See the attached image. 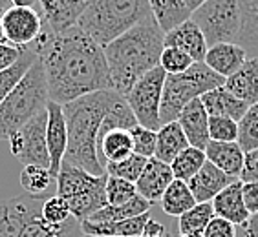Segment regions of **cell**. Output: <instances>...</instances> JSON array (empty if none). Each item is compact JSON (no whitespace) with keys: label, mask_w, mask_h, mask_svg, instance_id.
Listing matches in <instances>:
<instances>
[{"label":"cell","mask_w":258,"mask_h":237,"mask_svg":"<svg viewBox=\"0 0 258 237\" xmlns=\"http://www.w3.org/2000/svg\"><path fill=\"white\" fill-rule=\"evenodd\" d=\"M11 4L15 6V8H33L39 4V0H10Z\"/></svg>","instance_id":"cell-48"},{"label":"cell","mask_w":258,"mask_h":237,"mask_svg":"<svg viewBox=\"0 0 258 237\" xmlns=\"http://www.w3.org/2000/svg\"><path fill=\"white\" fill-rule=\"evenodd\" d=\"M150 206L152 203H149L147 199H143L141 195H136L132 201L119 206H104L103 210H99L97 213H94L92 217H88L86 221L90 222H112V221H123V219L130 217H138V215H143V213L150 212ZM85 222V221H83Z\"/></svg>","instance_id":"cell-31"},{"label":"cell","mask_w":258,"mask_h":237,"mask_svg":"<svg viewBox=\"0 0 258 237\" xmlns=\"http://www.w3.org/2000/svg\"><path fill=\"white\" fill-rule=\"evenodd\" d=\"M132 153H134V144L130 130H110L97 141V157L103 168L108 163H119L130 157Z\"/></svg>","instance_id":"cell-24"},{"label":"cell","mask_w":258,"mask_h":237,"mask_svg":"<svg viewBox=\"0 0 258 237\" xmlns=\"http://www.w3.org/2000/svg\"><path fill=\"white\" fill-rule=\"evenodd\" d=\"M48 124H46V144L50 153V173L57 179L60 170V163L64 161L66 146H68V130L62 106L55 102H48Z\"/></svg>","instance_id":"cell-13"},{"label":"cell","mask_w":258,"mask_h":237,"mask_svg":"<svg viewBox=\"0 0 258 237\" xmlns=\"http://www.w3.org/2000/svg\"><path fill=\"white\" fill-rule=\"evenodd\" d=\"M204 2H207V0H185V6H187V8H189V11L192 13V11L198 10V8L204 4Z\"/></svg>","instance_id":"cell-49"},{"label":"cell","mask_w":258,"mask_h":237,"mask_svg":"<svg viewBox=\"0 0 258 237\" xmlns=\"http://www.w3.org/2000/svg\"><path fill=\"white\" fill-rule=\"evenodd\" d=\"M214 210L211 203H198L189 212H185L181 217H178V228L181 235L202 237L207 224L213 221Z\"/></svg>","instance_id":"cell-32"},{"label":"cell","mask_w":258,"mask_h":237,"mask_svg":"<svg viewBox=\"0 0 258 237\" xmlns=\"http://www.w3.org/2000/svg\"><path fill=\"white\" fill-rule=\"evenodd\" d=\"M176 123L183 130L185 137L189 141V146L205 152L211 139H209V113L205 111L202 99H194L192 102L187 104L181 109Z\"/></svg>","instance_id":"cell-16"},{"label":"cell","mask_w":258,"mask_h":237,"mask_svg":"<svg viewBox=\"0 0 258 237\" xmlns=\"http://www.w3.org/2000/svg\"><path fill=\"white\" fill-rule=\"evenodd\" d=\"M238 179L242 183H258V150L245 153Z\"/></svg>","instance_id":"cell-43"},{"label":"cell","mask_w":258,"mask_h":237,"mask_svg":"<svg viewBox=\"0 0 258 237\" xmlns=\"http://www.w3.org/2000/svg\"><path fill=\"white\" fill-rule=\"evenodd\" d=\"M234 181H238V179L229 177L227 173H224L207 161L187 184H189L196 203H211L224 188L233 184Z\"/></svg>","instance_id":"cell-19"},{"label":"cell","mask_w":258,"mask_h":237,"mask_svg":"<svg viewBox=\"0 0 258 237\" xmlns=\"http://www.w3.org/2000/svg\"><path fill=\"white\" fill-rule=\"evenodd\" d=\"M224 84V77L216 75L204 62H194L187 71L179 75H167L163 97H161V109H159L161 126L178 121L181 109L187 104Z\"/></svg>","instance_id":"cell-8"},{"label":"cell","mask_w":258,"mask_h":237,"mask_svg":"<svg viewBox=\"0 0 258 237\" xmlns=\"http://www.w3.org/2000/svg\"><path fill=\"white\" fill-rule=\"evenodd\" d=\"M0 42H6V37H4V28H2V22H0Z\"/></svg>","instance_id":"cell-51"},{"label":"cell","mask_w":258,"mask_h":237,"mask_svg":"<svg viewBox=\"0 0 258 237\" xmlns=\"http://www.w3.org/2000/svg\"><path fill=\"white\" fill-rule=\"evenodd\" d=\"M20 53H22V48H15L8 42H0V71H4L15 64Z\"/></svg>","instance_id":"cell-44"},{"label":"cell","mask_w":258,"mask_h":237,"mask_svg":"<svg viewBox=\"0 0 258 237\" xmlns=\"http://www.w3.org/2000/svg\"><path fill=\"white\" fill-rule=\"evenodd\" d=\"M143 235H158V237H163L165 235V226L161 222L154 221V219L150 217L145 224V230H143Z\"/></svg>","instance_id":"cell-46"},{"label":"cell","mask_w":258,"mask_h":237,"mask_svg":"<svg viewBox=\"0 0 258 237\" xmlns=\"http://www.w3.org/2000/svg\"><path fill=\"white\" fill-rule=\"evenodd\" d=\"M141 237H158V235H141Z\"/></svg>","instance_id":"cell-52"},{"label":"cell","mask_w":258,"mask_h":237,"mask_svg":"<svg viewBox=\"0 0 258 237\" xmlns=\"http://www.w3.org/2000/svg\"><path fill=\"white\" fill-rule=\"evenodd\" d=\"M37 59H39V46L35 42V44L22 48V53H20L19 60L11 68L0 71V102L10 95L11 89L19 84L20 79L24 77L26 71L33 66V62Z\"/></svg>","instance_id":"cell-30"},{"label":"cell","mask_w":258,"mask_h":237,"mask_svg":"<svg viewBox=\"0 0 258 237\" xmlns=\"http://www.w3.org/2000/svg\"><path fill=\"white\" fill-rule=\"evenodd\" d=\"M86 0H39L44 24L51 33H64L77 26Z\"/></svg>","instance_id":"cell-14"},{"label":"cell","mask_w":258,"mask_h":237,"mask_svg":"<svg viewBox=\"0 0 258 237\" xmlns=\"http://www.w3.org/2000/svg\"><path fill=\"white\" fill-rule=\"evenodd\" d=\"M57 193L68 203L72 215L79 222L86 221L94 213L108 206L106 201V173L92 175L68 163H60L57 175Z\"/></svg>","instance_id":"cell-7"},{"label":"cell","mask_w":258,"mask_h":237,"mask_svg":"<svg viewBox=\"0 0 258 237\" xmlns=\"http://www.w3.org/2000/svg\"><path fill=\"white\" fill-rule=\"evenodd\" d=\"M147 161H149V159L139 157V155L132 153L130 157L123 159L119 163H108L104 166V172H106V175H110V177L124 179V181H128V183L136 184L139 175H141V172H143L145 166H147Z\"/></svg>","instance_id":"cell-36"},{"label":"cell","mask_w":258,"mask_h":237,"mask_svg":"<svg viewBox=\"0 0 258 237\" xmlns=\"http://www.w3.org/2000/svg\"><path fill=\"white\" fill-rule=\"evenodd\" d=\"M238 146L243 153L258 150V104L249 106V109L238 121Z\"/></svg>","instance_id":"cell-35"},{"label":"cell","mask_w":258,"mask_h":237,"mask_svg":"<svg viewBox=\"0 0 258 237\" xmlns=\"http://www.w3.org/2000/svg\"><path fill=\"white\" fill-rule=\"evenodd\" d=\"M165 33L150 15L103 48L114 91L126 95L145 73L159 66Z\"/></svg>","instance_id":"cell-2"},{"label":"cell","mask_w":258,"mask_h":237,"mask_svg":"<svg viewBox=\"0 0 258 237\" xmlns=\"http://www.w3.org/2000/svg\"><path fill=\"white\" fill-rule=\"evenodd\" d=\"M46 124L48 111H40L30 118L22 128L10 139V150L13 157L24 166H44L50 168V153L46 144Z\"/></svg>","instance_id":"cell-11"},{"label":"cell","mask_w":258,"mask_h":237,"mask_svg":"<svg viewBox=\"0 0 258 237\" xmlns=\"http://www.w3.org/2000/svg\"><path fill=\"white\" fill-rule=\"evenodd\" d=\"M130 135H132V144H134V153L139 157L145 159H152L156 152V132L149 128H143V126H134L130 130Z\"/></svg>","instance_id":"cell-41"},{"label":"cell","mask_w":258,"mask_h":237,"mask_svg":"<svg viewBox=\"0 0 258 237\" xmlns=\"http://www.w3.org/2000/svg\"><path fill=\"white\" fill-rule=\"evenodd\" d=\"M196 199H194L192 192L187 183L174 179L170 186L165 190V193L159 199V206L167 215L172 217H181L185 212H189L190 208L196 206Z\"/></svg>","instance_id":"cell-29"},{"label":"cell","mask_w":258,"mask_h":237,"mask_svg":"<svg viewBox=\"0 0 258 237\" xmlns=\"http://www.w3.org/2000/svg\"><path fill=\"white\" fill-rule=\"evenodd\" d=\"M165 46L167 48H178V50L189 55L194 62H204L209 50L204 33L200 31V28L190 19L165 33Z\"/></svg>","instance_id":"cell-17"},{"label":"cell","mask_w":258,"mask_h":237,"mask_svg":"<svg viewBox=\"0 0 258 237\" xmlns=\"http://www.w3.org/2000/svg\"><path fill=\"white\" fill-rule=\"evenodd\" d=\"M150 15L149 0H86L77 28L104 48Z\"/></svg>","instance_id":"cell-5"},{"label":"cell","mask_w":258,"mask_h":237,"mask_svg":"<svg viewBox=\"0 0 258 237\" xmlns=\"http://www.w3.org/2000/svg\"><path fill=\"white\" fill-rule=\"evenodd\" d=\"M202 237H236V226L225 219L214 215L213 221L209 222L207 228L204 230Z\"/></svg>","instance_id":"cell-42"},{"label":"cell","mask_w":258,"mask_h":237,"mask_svg":"<svg viewBox=\"0 0 258 237\" xmlns=\"http://www.w3.org/2000/svg\"><path fill=\"white\" fill-rule=\"evenodd\" d=\"M190 20L204 33L207 46L236 42L240 33L238 0H207L190 13Z\"/></svg>","instance_id":"cell-9"},{"label":"cell","mask_w":258,"mask_h":237,"mask_svg":"<svg viewBox=\"0 0 258 237\" xmlns=\"http://www.w3.org/2000/svg\"><path fill=\"white\" fill-rule=\"evenodd\" d=\"M179 237H192V235H179Z\"/></svg>","instance_id":"cell-53"},{"label":"cell","mask_w":258,"mask_h":237,"mask_svg":"<svg viewBox=\"0 0 258 237\" xmlns=\"http://www.w3.org/2000/svg\"><path fill=\"white\" fill-rule=\"evenodd\" d=\"M172 181L174 173L170 170V164H165L152 157L147 161V166L139 175L138 183H136V190H138V195H141L149 203L154 204L159 203L161 195L170 186Z\"/></svg>","instance_id":"cell-15"},{"label":"cell","mask_w":258,"mask_h":237,"mask_svg":"<svg viewBox=\"0 0 258 237\" xmlns=\"http://www.w3.org/2000/svg\"><path fill=\"white\" fill-rule=\"evenodd\" d=\"M245 237H258V213L249 217L245 224Z\"/></svg>","instance_id":"cell-47"},{"label":"cell","mask_w":258,"mask_h":237,"mask_svg":"<svg viewBox=\"0 0 258 237\" xmlns=\"http://www.w3.org/2000/svg\"><path fill=\"white\" fill-rule=\"evenodd\" d=\"M4 28L6 42L15 48H26L35 44L44 30V20L33 8H11L0 19Z\"/></svg>","instance_id":"cell-12"},{"label":"cell","mask_w":258,"mask_h":237,"mask_svg":"<svg viewBox=\"0 0 258 237\" xmlns=\"http://www.w3.org/2000/svg\"><path fill=\"white\" fill-rule=\"evenodd\" d=\"M150 219V212L138 215V217L123 219V221L112 222H81V232L92 237H141L143 235L145 224Z\"/></svg>","instance_id":"cell-21"},{"label":"cell","mask_w":258,"mask_h":237,"mask_svg":"<svg viewBox=\"0 0 258 237\" xmlns=\"http://www.w3.org/2000/svg\"><path fill=\"white\" fill-rule=\"evenodd\" d=\"M216 217H222L229 221L234 226H245L251 217V213L247 212V208L243 204L242 197V181H234L233 184H229L224 188L216 197L211 201Z\"/></svg>","instance_id":"cell-18"},{"label":"cell","mask_w":258,"mask_h":237,"mask_svg":"<svg viewBox=\"0 0 258 237\" xmlns=\"http://www.w3.org/2000/svg\"><path fill=\"white\" fill-rule=\"evenodd\" d=\"M11 8H13V4H11L10 0H0V19L6 15V11H10Z\"/></svg>","instance_id":"cell-50"},{"label":"cell","mask_w":258,"mask_h":237,"mask_svg":"<svg viewBox=\"0 0 258 237\" xmlns=\"http://www.w3.org/2000/svg\"><path fill=\"white\" fill-rule=\"evenodd\" d=\"M37 46L51 102L64 106L85 95L114 89L103 46L77 26L51 33L44 24Z\"/></svg>","instance_id":"cell-1"},{"label":"cell","mask_w":258,"mask_h":237,"mask_svg":"<svg viewBox=\"0 0 258 237\" xmlns=\"http://www.w3.org/2000/svg\"><path fill=\"white\" fill-rule=\"evenodd\" d=\"M167 73L163 69L154 68L149 73H145L136 82L130 91L124 95V100L132 109L139 126L158 132L161 128L159 121V109H161V97H163V86Z\"/></svg>","instance_id":"cell-10"},{"label":"cell","mask_w":258,"mask_h":237,"mask_svg":"<svg viewBox=\"0 0 258 237\" xmlns=\"http://www.w3.org/2000/svg\"><path fill=\"white\" fill-rule=\"evenodd\" d=\"M240 33L236 44L247 53V59H258V0H238Z\"/></svg>","instance_id":"cell-26"},{"label":"cell","mask_w":258,"mask_h":237,"mask_svg":"<svg viewBox=\"0 0 258 237\" xmlns=\"http://www.w3.org/2000/svg\"><path fill=\"white\" fill-rule=\"evenodd\" d=\"M50 102L44 68L40 59L33 62L20 82L0 102V141H10L30 118L44 111Z\"/></svg>","instance_id":"cell-6"},{"label":"cell","mask_w":258,"mask_h":237,"mask_svg":"<svg viewBox=\"0 0 258 237\" xmlns=\"http://www.w3.org/2000/svg\"><path fill=\"white\" fill-rule=\"evenodd\" d=\"M245 60H247V53L236 42H225V44H216L209 48L204 64L213 69L216 75L227 79L242 68Z\"/></svg>","instance_id":"cell-20"},{"label":"cell","mask_w":258,"mask_h":237,"mask_svg":"<svg viewBox=\"0 0 258 237\" xmlns=\"http://www.w3.org/2000/svg\"><path fill=\"white\" fill-rule=\"evenodd\" d=\"M136 195H138V190H136L134 183L106 175V201H108V204L119 206V204L132 201Z\"/></svg>","instance_id":"cell-37"},{"label":"cell","mask_w":258,"mask_h":237,"mask_svg":"<svg viewBox=\"0 0 258 237\" xmlns=\"http://www.w3.org/2000/svg\"><path fill=\"white\" fill-rule=\"evenodd\" d=\"M123 97L114 89L95 91L62 106L68 130V146L64 163L81 168L92 175H104L97 157V134L104 115L108 113L117 99Z\"/></svg>","instance_id":"cell-3"},{"label":"cell","mask_w":258,"mask_h":237,"mask_svg":"<svg viewBox=\"0 0 258 237\" xmlns=\"http://www.w3.org/2000/svg\"><path fill=\"white\" fill-rule=\"evenodd\" d=\"M194 64V60L190 59L189 55L183 53L178 48H167L165 46L159 57V68L163 69L167 75H179L187 71L190 66Z\"/></svg>","instance_id":"cell-38"},{"label":"cell","mask_w":258,"mask_h":237,"mask_svg":"<svg viewBox=\"0 0 258 237\" xmlns=\"http://www.w3.org/2000/svg\"><path fill=\"white\" fill-rule=\"evenodd\" d=\"M205 163H207V157H205L204 150L189 146V148H185L183 152L179 153L178 157L170 163V170H172V173H174V179L183 181V183H189L190 179L202 170V166H204Z\"/></svg>","instance_id":"cell-33"},{"label":"cell","mask_w":258,"mask_h":237,"mask_svg":"<svg viewBox=\"0 0 258 237\" xmlns=\"http://www.w3.org/2000/svg\"><path fill=\"white\" fill-rule=\"evenodd\" d=\"M224 88L249 106L258 104V59L245 60L236 73L225 79Z\"/></svg>","instance_id":"cell-22"},{"label":"cell","mask_w":258,"mask_h":237,"mask_svg":"<svg viewBox=\"0 0 258 237\" xmlns=\"http://www.w3.org/2000/svg\"><path fill=\"white\" fill-rule=\"evenodd\" d=\"M150 13L163 33L190 19V11L185 0H149Z\"/></svg>","instance_id":"cell-28"},{"label":"cell","mask_w":258,"mask_h":237,"mask_svg":"<svg viewBox=\"0 0 258 237\" xmlns=\"http://www.w3.org/2000/svg\"><path fill=\"white\" fill-rule=\"evenodd\" d=\"M53 181L55 179L50 173V168H44V166L30 164V166H24V170L20 172V184L24 188V192L30 195H44Z\"/></svg>","instance_id":"cell-34"},{"label":"cell","mask_w":258,"mask_h":237,"mask_svg":"<svg viewBox=\"0 0 258 237\" xmlns=\"http://www.w3.org/2000/svg\"><path fill=\"white\" fill-rule=\"evenodd\" d=\"M44 195L20 193L0 203V237H81L75 217L62 224H50L42 217Z\"/></svg>","instance_id":"cell-4"},{"label":"cell","mask_w":258,"mask_h":237,"mask_svg":"<svg viewBox=\"0 0 258 237\" xmlns=\"http://www.w3.org/2000/svg\"><path fill=\"white\" fill-rule=\"evenodd\" d=\"M185 148H189V141H187L183 130L179 128V124L176 121L169 124H163L156 132L154 159H158L161 163L170 164Z\"/></svg>","instance_id":"cell-27"},{"label":"cell","mask_w":258,"mask_h":237,"mask_svg":"<svg viewBox=\"0 0 258 237\" xmlns=\"http://www.w3.org/2000/svg\"><path fill=\"white\" fill-rule=\"evenodd\" d=\"M205 157L218 170L227 173L229 177L238 179L245 153L242 152L238 143H216V141H211L207 144V148H205Z\"/></svg>","instance_id":"cell-25"},{"label":"cell","mask_w":258,"mask_h":237,"mask_svg":"<svg viewBox=\"0 0 258 237\" xmlns=\"http://www.w3.org/2000/svg\"><path fill=\"white\" fill-rule=\"evenodd\" d=\"M200 99H202V104H204L209 117H229L238 123L243 117V113L249 109V104L236 99L224 86L211 89L205 95H202Z\"/></svg>","instance_id":"cell-23"},{"label":"cell","mask_w":258,"mask_h":237,"mask_svg":"<svg viewBox=\"0 0 258 237\" xmlns=\"http://www.w3.org/2000/svg\"><path fill=\"white\" fill-rule=\"evenodd\" d=\"M242 197L247 212L258 213V183H242Z\"/></svg>","instance_id":"cell-45"},{"label":"cell","mask_w":258,"mask_h":237,"mask_svg":"<svg viewBox=\"0 0 258 237\" xmlns=\"http://www.w3.org/2000/svg\"><path fill=\"white\" fill-rule=\"evenodd\" d=\"M42 217L50 224H62L74 215L64 199L59 195H51V197H46V201L42 203Z\"/></svg>","instance_id":"cell-40"},{"label":"cell","mask_w":258,"mask_h":237,"mask_svg":"<svg viewBox=\"0 0 258 237\" xmlns=\"http://www.w3.org/2000/svg\"><path fill=\"white\" fill-rule=\"evenodd\" d=\"M209 139L216 143H236L238 123L229 117H209Z\"/></svg>","instance_id":"cell-39"}]
</instances>
